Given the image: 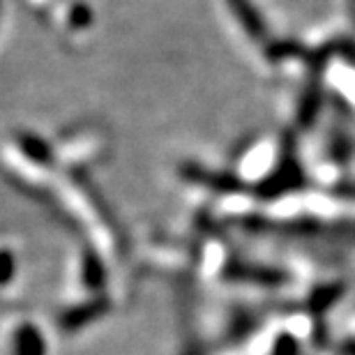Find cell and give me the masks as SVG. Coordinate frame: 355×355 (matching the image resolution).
Listing matches in <instances>:
<instances>
[{"mask_svg":"<svg viewBox=\"0 0 355 355\" xmlns=\"http://www.w3.org/2000/svg\"><path fill=\"white\" fill-rule=\"evenodd\" d=\"M304 187V173L300 168V162L295 159L293 150L284 153L282 162L277 164V168L270 173L263 182H259L257 194L261 198H277L288 191L302 189Z\"/></svg>","mask_w":355,"mask_h":355,"instance_id":"cell-1","label":"cell"},{"mask_svg":"<svg viewBox=\"0 0 355 355\" xmlns=\"http://www.w3.org/2000/svg\"><path fill=\"white\" fill-rule=\"evenodd\" d=\"M182 178L187 180L203 184V187L215 189L217 194H240L245 189V184L240 178L233 173H217V171H208V168L198 166V164H184L182 166Z\"/></svg>","mask_w":355,"mask_h":355,"instance_id":"cell-2","label":"cell"},{"mask_svg":"<svg viewBox=\"0 0 355 355\" xmlns=\"http://www.w3.org/2000/svg\"><path fill=\"white\" fill-rule=\"evenodd\" d=\"M226 277L238 282H254L261 284V286H282L288 279V275L282 272V270L268 266H252V263H231L226 268Z\"/></svg>","mask_w":355,"mask_h":355,"instance_id":"cell-3","label":"cell"},{"mask_svg":"<svg viewBox=\"0 0 355 355\" xmlns=\"http://www.w3.org/2000/svg\"><path fill=\"white\" fill-rule=\"evenodd\" d=\"M106 311H109V300H106V297H95V300H90V302L76 304V307L67 309L65 314L60 316V328L67 332H76L90 323H95Z\"/></svg>","mask_w":355,"mask_h":355,"instance_id":"cell-4","label":"cell"},{"mask_svg":"<svg viewBox=\"0 0 355 355\" xmlns=\"http://www.w3.org/2000/svg\"><path fill=\"white\" fill-rule=\"evenodd\" d=\"M233 12V17L238 19V24L245 28V33L250 35L252 40H266L268 37V26L263 14L257 10V5L252 0H226Z\"/></svg>","mask_w":355,"mask_h":355,"instance_id":"cell-5","label":"cell"},{"mask_svg":"<svg viewBox=\"0 0 355 355\" xmlns=\"http://www.w3.org/2000/svg\"><path fill=\"white\" fill-rule=\"evenodd\" d=\"M12 355H46V339L42 330L33 323L17 328L12 339Z\"/></svg>","mask_w":355,"mask_h":355,"instance_id":"cell-6","label":"cell"},{"mask_svg":"<svg viewBox=\"0 0 355 355\" xmlns=\"http://www.w3.org/2000/svg\"><path fill=\"white\" fill-rule=\"evenodd\" d=\"M19 148L24 150V155L35 164H42V166H49L53 162V153H51V146L46 144L44 139L35 137V134H19L17 139Z\"/></svg>","mask_w":355,"mask_h":355,"instance_id":"cell-7","label":"cell"},{"mask_svg":"<svg viewBox=\"0 0 355 355\" xmlns=\"http://www.w3.org/2000/svg\"><path fill=\"white\" fill-rule=\"evenodd\" d=\"M81 279H83V284H86V288L92 291V293H99V291L104 288L106 270H104L102 259H99L95 252H86V257H83Z\"/></svg>","mask_w":355,"mask_h":355,"instance_id":"cell-8","label":"cell"},{"mask_svg":"<svg viewBox=\"0 0 355 355\" xmlns=\"http://www.w3.org/2000/svg\"><path fill=\"white\" fill-rule=\"evenodd\" d=\"M318 106H321V90H318V83H311V86L304 90L300 106H297V123L302 127H309L314 123Z\"/></svg>","mask_w":355,"mask_h":355,"instance_id":"cell-9","label":"cell"},{"mask_svg":"<svg viewBox=\"0 0 355 355\" xmlns=\"http://www.w3.org/2000/svg\"><path fill=\"white\" fill-rule=\"evenodd\" d=\"M339 293H342V286H323V288H316L314 295H311V309L321 311L325 307H330V304L339 297Z\"/></svg>","mask_w":355,"mask_h":355,"instance_id":"cell-10","label":"cell"},{"mask_svg":"<svg viewBox=\"0 0 355 355\" xmlns=\"http://www.w3.org/2000/svg\"><path fill=\"white\" fill-rule=\"evenodd\" d=\"M14 272H17V259H14L12 252L3 250V252H0V286L10 284Z\"/></svg>","mask_w":355,"mask_h":355,"instance_id":"cell-11","label":"cell"},{"mask_svg":"<svg viewBox=\"0 0 355 355\" xmlns=\"http://www.w3.org/2000/svg\"><path fill=\"white\" fill-rule=\"evenodd\" d=\"M275 355H297V344L291 335H282L275 344Z\"/></svg>","mask_w":355,"mask_h":355,"instance_id":"cell-12","label":"cell"},{"mask_svg":"<svg viewBox=\"0 0 355 355\" xmlns=\"http://www.w3.org/2000/svg\"><path fill=\"white\" fill-rule=\"evenodd\" d=\"M92 21V12L88 10L86 5H74L72 10V26L74 28H86Z\"/></svg>","mask_w":355,"mask_h":355,"instance_id":"cell-13","label":"cell"},{"mask_svg":"<svg viewBox=\"0 0 355 355\" xmlns=\"http://www.w3.org/2000/svg\"><path fill=\"white\" fill-rule=\"evenodd\" d=\"M351 3V12H353V17H355V0H349Z\"/></svg>","mask_w":355,"mask_h":355,"instance_id":"cell-14","label":"cell"}]
</instances>
